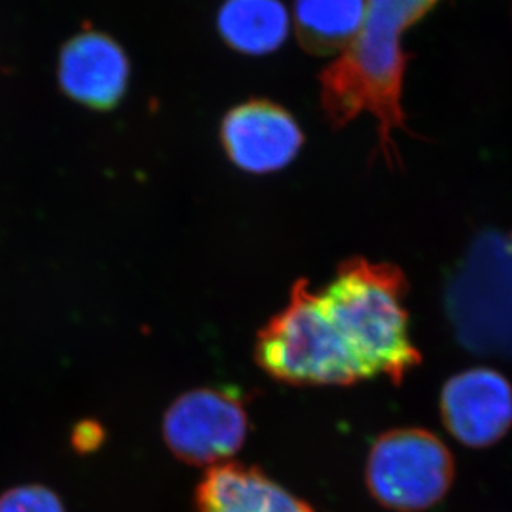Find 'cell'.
Listing matches in <instances>:
<instances>
[{
    "mask_svg": "<svg viewBox=\"0 0 512 512\" xmlns=\"http://www.w3.org/2000/svg\"><path fill=\"white\" fill-rule=\"evenodd\" d=\"M195 512H315L258 468L223 463L208 468L195 494Z\"/></svg>",
    "mask_w": 512,
    "mask_h": 512,
    "instance_id": "9",
    "label": "cell"
},
{
    "mask_svg": "<svg viewBox=\"0 0 512 512\" xmlns=\"http://www.w3.org/2000/svg\"><path fill=\"white\" fill-rule=\"evenodd\" d=\"M365 479L384 509L423 512L443 501L453 486V454L426 429H393L373 444Z\"/></svg>",
    "mask_w": 512,
    "mask_h": 512,
    "instance_id": "4",
    "label": "cell"
},
{
    "mask_svg": "<svg viewBox=\"0 0 512 512\" xmlns=\"http://www.w3.org/2000/svg\"><path fill=\"white\" fill-rule=\"evenodd\" d=\"M511 247H512V245H511Z\"/></svg>",
    "mask_w": 512,
    "mask_h": 512,
    "instance_id": "14",
    "label": "cell"
},
{
    "mask_svg": "<svg viewBox=\"0 0 512 512\" xmlns=\"http://www.w3.org/2000/svg\"><path fill=\"white\" fill-rule=\"evenodd\" d=\"M217 24L228 47L242 54L266 55L285 42L290 15L281 0H225Z\"/></svg>",
    "mask_w": 512,
    "mask_h": 512,
    "instance_id": "10",
    "label": "cell"
},
{
    "mask_svg": "<svg viewBox=\"0 0 512 512\" xmlns=\"http://www.w3.org/2000/svg\"><path fill=\"white\" fill-rule=\"evenodd\" d=\"M449 433L469 448H488L512 428V386L498 371L471 368L453 376L441 393Z\"/></svg>",
    "mask_w": 512,
    "mask_h": 512,
    "instance_id": "7",
    "label": "cell"
},
{
    "mask_svg": "<svg viewBox=\"0 0 512 512\" xmlns=\"http://www.w3.org/2000/svg\"><path fill=\"white\" fill-rule=\"evenodd\" d=\"M220 138L230 162L253 175L288 167L305 142L293 115L270 100H248L230 110Z\"/></svg>",
    "mask_w": 512,
    "mask_h": 512,
    "instance_id": "6",
    "label": "cell"
},
{
    "mask_svg": "<svg viewBox=\"0 0 512 512\" xmlns=\"http://www.w3.org/2000/svg\"><path fill=\"white\" fill-rule=\"evenodd\" d=\"M256 363L293 386H350L368 380L340 335L320 291L296 281L290 301L258 333Z\"/></svg>",
    "mask_w": 512,
    "mask_h": 512,
    "instance_id": "3",
    "label": "cell"
},
{
    "mask_svg": "<svg viewBox=\"0 0 512 512\" xmlns=\"http://www.w3.org/2000/svg\"><path fill=\"white\" fill-rule=\"evenodd\" d=\"M438 0H366L360 30L320 75L321 105L333 128L361 114L378 120L380 152L399 162L394 132L406 130L401 107L406 60L401 39Z\"/></svg>",
    "mask_w": 512,
    "mask_h": 512,
    "instance_id": "1",
    "label": "cell"
},
{
    "mask_svg": "<svg viewBox=\"0 0 512 512\" xmlns=\"http://www.w3.org/2000/svg\"><path fill=\"white\" fill-rule=\"evenodd\" d=\"M127 55L109 35L82 32L60 52L59 80L65 94L85 107L110 110L127 90Z\"/></svg>",
    "mask_w": 512,
    "mask_h": 512,
    "instance_id": "8",
    "label": "cell"
},
{
    "mask_svg": "<svg viewBox=\"0 0 512 512\" xmlns=\"http://www.w3.org/2000/svg\"><path fill=\"white\" fill-rule=\"evenodd\" d=\"M248 413L242 394L200 388L173 401L163 418V439L175 458L192 466H218L242 449Z\"/></svg>",
    "mask_w": 512,
    "mask_h": 512,
    "instance_id": "5",
    "label": "cell"
},
{
    "mask_svg": "<svg viewBox=\"0 0 512 512\" xmlns=\"http://www.w3.org/2000/svg\"><path fill=\"white\" fill-rule=\"evenodd\" d=\"M408 281L391 263L351 258L320 291L331 320L355 355L368 380L386 376L394 384L421 363L411 343L403 301Z\"/></svg>",
    "mask_w": 512,
    "mask_h": 512,
    "instance_id": "2",
    "label": "cell"
},
{
    "mask_svg": "<svg viewBox=\"0 0 512 512\" xmlns=\"http://www.w3.org/2000/svg\"><path fill=\"white\" fill-rule=\"evenodd\" d=\"M0 512H65V508L52 489L27 484L0 496Z\"/></svg>",
    "mask_w": 512,
    "mask_h": 512,
    "instance_id": "12",
    "label": "cell"
},
{
    "mask_svg": "<svg viewBox=\"0 0 512 512\" xmlns=\"http://www.w3.org/2000/svg\"><path fill=\"white\" fill-rule=\"evenodd\" d=\"M105 431L97 421L84 419L74 428L72 448L79 454L94 453L104 443Z\"/></svg>",
    "mask_w": 512,
    "mask_h": 512,
    "instance_id": "13",
    "label": "cell"
},
{
    "mask_svg": "<svg viewBox=\"0 0 512 512\" xmlns=\"http://www.w3.org/2000/svg\"><path fill=\"white\" fill-rule=\"evenodd\" d=\"M366 0H295L296 35L315 55L341 54L360 30Z\"/></svg>",
    "mask_w": 512,
    "mask_h": 512,
    "instance_id": "11",
    "label": "cell"
}]
</instances>
